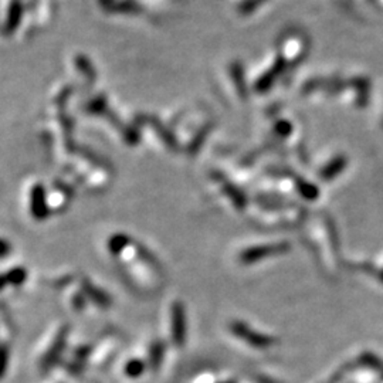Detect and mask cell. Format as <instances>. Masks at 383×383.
<instances>
[{"label": "cell", "instance_id": "6da1fadb", "mask_svg": "<svg viewBox=\"0 0 383 383\" xmlns=\"http://www.w3.org/2000/svg\"><path fill=\"white\" fill-rule=\"evenodd\" d=\"M27 279V272L24 268H12L8 273L0 274V290L6 288V286L12 284V286H19L22 284L24 280Z\"/></svg>", "mask_w": 383, "mask_h": 383}, {"label": "cell", "instance_id": "7a4b0ae2", "mask_svg": "<svg viewBox=\"0 0 383 383\" xmlns=\"http://www.w3.org/2000/svg\"><path fill=\"white\" fill-rule=\"evenodd\" d=\"M146 366H145V362L141 361V359H131L130 362H127L124 370H125V375L132 377V379H136L139 377L143 372H145Z\"/></svg>", "mask_w": 383, "mask_h": 383}, {"label": "cell", "instance_id": "3957f363", "mask_svg": "<svg viewBox=\"0 0 383 383\" xmlns=\"http://www.w3.org/2000/svg\"><path fill=\"white\" fill-rule=\"evenodd\" d=\"M172 335H175V339L178 342L182 341V335H183V328H182V313H180V308H178V306H175V308H172Z\"/></svg>", "mask_w": 383, "mask_h": 383}, {"label": "cell", "instance_id": "277c9868", "mask_svg": "<svg viewBox=\"0 0 383 383\" xmlns=\"http://www.w3.org/2000/svg\"><path fill=\"white\" fill-rule=\"evenodd\" d=\"M9 348L5 343H0V379H2L9 368Z\"/></svg>", "mask_w": 383, "mask_h": 383}, {"label": "cell", "instance_id": "5b68a950", "mask_svg": "<svg viewBox=\"0 0 383 383\" xmlns=\"http://www.w3.org/2000/svg\"><path fill=\"white\" fill-rule=\"evenodd\" d=\"M10 251H12V244L5 239H0V258L8 257Z\"/></svg>", "mask_w": 383, "mask_h": 383}]
</instances>
